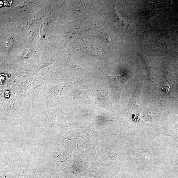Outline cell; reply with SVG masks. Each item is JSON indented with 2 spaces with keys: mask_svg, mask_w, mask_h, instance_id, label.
Returning <instances> with one entry per match:
<instances>
[{
  "mask_svg": "<svg viewBox=\"0 0 178 178\" xmlns=\"http://www.w3.org/2000/svg\"><path fill=\"white\" fill-rule=\"evenodd\" d=\"M169 86H165L163 88V89L164 90L166 91V92L170 91L169 88Z\"/></svg>",
  "mask_w": 178,
  "mask_h": 178,
  "instance_id": "5b68a950",
  "label": "cell"
},
{
  "mask_svg": "<svg viewBox=\"0 0 178 178\" xmlns=\"http://www.w3.org/2000/svg\"><path fill=\"white\" fill-rule=\"evenodd\" d=\"M12 1H4V4L7 6H9L12 4Z\"/></svg>",
  "mask_w": 178,
  "mask_h": 178,
  "instance_id": "277c9868",
  "label": "cell"
},
{
  "mask_svg": "<svg viewBox=\"0 0 178 178\" xmlns=\"http://www.w3.org/2000/svg\"><path fill=\"white\" fill-rule=\"evenodd\" d=\"M32 169V170L33 171V173L34 174V175H35V178H38V177H37V176H36V173H35V172H34V170L32 168H31Z\"/></svg>",
  "mask_w": 178,
  "mask_h": 178,
  "instance_id": "52a82bcc",
  "label": "cell"
},
{
  "mask_svg": "<svg viewBox=\"0 0 178 178\" xmlns=\"http://www.w3.org/2000/svg\"><path fill=\"white\" fill-rule=\"evenodd\" d=\"M93 66L99 69L106 75L108 78L109 84L113 96L117 99H119L125 84L131 77L129 71L125 72L121 75L111 76L103 71L99 67L95 65Z\"/></svg>",
  "mask_w": 178,
  "mask_h": 178,
  "instance_id": "6da1fadb",
  "label": "cell"
},
{
  "mask_svg": "<svg viewBox=\"0 0 178 178\" xmlns=\"http://www.w3.org/2000/svg\"><path fill=\"white\" fill-rule=\"evenodd\" d=\"M3 176L4 178H20L13 168L9 166H7L4 169Z\"/></svg>",
  "mask_w": 178,
  "mask_h": 178,
  "instance_id": "7a4b0ae2",
  "label": "cell"
},
{
  "mask_svg": "<svg viewBox=\"0 0 178 178\" xmlns=\"http://www.w3.org/2000/svg\"><path fill=\"white\" fill-rule=\"evenodd\" d=\"M21 171H22V174L23 175V176H24V178H27L25 173L24 172V170L23 169H21Z\"/></svg>",
  "mask_w": 178,
  "mask_h": 178,
  "instance_id": "8992f818",
  "label": "cell"
},
{
  "mask_svg": "<svg viewBox=\"0 0 178 178\" xmlns=\"http://www.w3.org/2000/svg\"><path fill=\"white\" fill-rule=\"evenodd\" d=\"M138 156L142 160L147 161H150L152 158V154L146 151H139Z\"/></svg>",
  "mask_w": 178,
  "mask_h": 178,
  "instance_id": "3957f363",
  "label": "cell"
}]
</instances>
